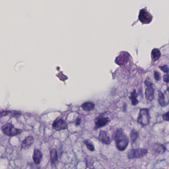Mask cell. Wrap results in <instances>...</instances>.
<instances>
[{
  "label": "cell",
  "instance_id": "1",
  "mask_svg": "<svg viewBox=\"0 0 169 169\" xmlns=\"http://www.w3.org/2000/svg\"><path fill=\"white\" fill-rule=\"evenodd\" d=\"M113 137L117 150L124 151L127 148L129 144V140L122 129L116 130L113 135Z\"/></svg>",
  "mask_w": 169,
  "mask_h": 169
},
{
  "label": "cell",
  "instance_id": "2",
  "mask_svg": "<svg viewBox=\"0 0 169 169\" xmlns=\"http://www.w3.org/2000/svg\"><path fill=\"white\" fill-rule=\"evenodd\" d=\"M3 133L9 137H14L19 135L22 133V130L16 128L13 125L8 123L4 125L1 128Z\"/></svg>",
  "mask_w": 169,
  "mask_h": 169
},
{
  "label": "cell",
  "instance_id": "3",
  "mask_svg": "<svg viewBox=\"0 0 169 169\" xmlns=\"http://www.w3.org/2000/svg\"><path fill=\"white\" fill-rule=\"evenodd\" d=\"M148 153V150L145 148H132L128 151V157L129 159H140L144 157Z\"/></svg>",
  "mask_w": 169,
  "mask_h": 169
},
{
  "label": "cell",
  "instance_id": "4",
  "mask_svg": "<svg viewBox=\"0 0 169 169\" xmlns=\"http://www.w3.org/2000/svg\"><path fill=\"white\" fill-rule=\"evenodd\" d=\"M150 117L149 110L147 108H141L140 109V113L137 118V122L143 126H146L149 124Z\"/></svg>",
  "mask_w": 169,
  "mask_h": 169
},
{
  "label": "cell",
  "instance_id": "5",
  "mask_svg": "<svg viewBox=\"0 0 169 169\" xmlns=\"http://www.w3.org/2000/svg\"><path fill=\"white\" fill-rule=\"evenodd\" d=\"M145 86L146 87L145 89V97L146 100L148 101H152L154 99V88H153V84L148 78L144 82Z\"/></svg>",
  "mask_w": 169,
  "mask_h": 169
},
{
  "label": "cell",
  "instance_id": "6",
  "mask_svg": "<svg viewBox=\"0 0 169 169\" xmlns=\"http://www.w3.org/2000/svg\"><path fill=\"white\" fill-rule=\"evenodd\" d=\"M52 126L53 129L57 131L64 130L68 128V125L67 122L63 119L60 118L56 119L54 121Z\"/></svg>",
  "mask_w": 169,
  "mask_h": 169
},
{
  "label": "cell",
  "instance_id": "7",
  "mask_svg": "<svg viewBox=\"0 0 169 169\" xmlns=\"http://www.w3.org/2000/svg\"><path fill=\"white\" fill-rule=\"evenodd\" d=\"M139 19L143 24H148L152 21V17L146 9H143L140 12Z\"/></svg>",
  "mask_w": 169,
  "mask_h": 169
},
{
  "label": "cell",
  "instance_id": "8",
  "mask_svg": "<svg viewBox=\"0 0 169 169\" xmlns=\"http://www.w3.org/2000/svg\"><path fill=\"white\" fill-rule=\"evenodd\" d=\"M111 121L110 118L108 117H104L103 116H99L95 119L94 122L95 124V128L96 129H99L104 127Z\"/></svg>",
  "mask_w": 169,
  "mask_h": 169
},
{
  "label": "cell",
  "instance_id": "9",
  "mask_svg": "<svg viewBox=\"0 0 169 169\" xmlns=\"http://www.w3.org/2000/svg\"><path fill=\"white\" fill-rule=\"evenodd\" d=\"M152 150L154 154H161L166 152L167 150L166 146L159 142H156L153 145Z\"/></svg>",
  "mask_w": 169,
  "mask_h": 169
},
{
  "label": "cell",
  "instance_id": "10",
  "mask_svg": "<svg viewBox=\"0 0 169 169\" xmlns=\"http://www.w3.org/2000/svg\"><path fill=\"white\" fill-rule=\"evenodd\" d=\"M98 140H99L102 144L106 145H110L111 143V140L110 137L108 136L107 132L104 130H101L99 132L98 137Z\"/></svg>",
  "mask_w": 169,
  "mask_h": 169
},
{
  "label": "cell",
  "instance_id": "11",
  "mask_svg": "<svg viewBox=\"0 0 169 169\" xmlns=\"http://www.w3.org/2000/svg\"><path fill=\"white\" fill-rule=\"evenodd\" d=\"M34 142V138L32 136H29L22 141L21 144V149L26 150L31 147Z\"/></svg>",
  "mask_w": 169,
  "mask_h": 169
},
{
  "label": "cell",
  "instance_id": "12",
  "mask_svg": "<svg viewBox=\"0 0 169 169\" xmlns=\"http://www.w3.org/2000/svg\"><path fill=\"white\" fill-rule=\"evenodd\" d=\"M33 160L36 165H39L42 160L43 153L41 150L35 149L33 154Z\"/></svg>",
  "mask_w": 169,
  "mask_h": 169
},
{
  "label": "cell",
  "instance_id": "13",
  "mask_svg": "<svg viewBox=\"0 0 169 169\" xmlns=\"http://www.w3.org/2000/svg\"><path fill=\"white\" fill-rule=\"evenodd\" d=\"M50 160L52 166H55L58 162V156L56 149L53 148L51 150Z\"/></svg>",
  "mask_w": 169,
  "mask_h": 169
},
{
  "label": "cell",
  "instance_id": "14",
  "mask_svg": "<svg viewBox=\"0 0 169 169\" xmlns=\"http://www.w3.org/2000/svg\"><path fill=\"white\" fill-rule=\"evenodd\" d=\"M81 107L85 111H90L94 109L95 104L91 101H87L82 104Z\"/></svg>",
  "mask_w": 169,
  "mask_h": 169
},
{
  "label": "cell",
  "instance_id": "15",
  "mask_svg": "<svg viewBox=\"0 0 169 169\" xmlns=\"http://www.w3.org/2000/svg\"><path fill=\"white\" fill-rule=\"evenodd\" d=\"M151 56L153 62H155L160 58V57L161 56V53L160 52L159 49L155 48V49H153L152 51H151Z\"/></svg>",
  "mask_w": 169,
  "mask_h": 169
},
{
  "label": "cell",
  "instance_id": "16",
  "mask_svg": "<svg viewBox=\"0 0 169 169\" xmlns=\"http://www.w3.org/2000/svg\"><path fill=\"white\" fill-rule=\"evenodd\" d=\"M129 99L132 101V105L133 106L136 105L139 103L138 100H137V94L136 91V90H133L131 94H130V97H129Z\"/></svg>",
  "mask_w": 169,
  "mask_h": 169
},
{
  "label": "cell",
  "instance_id": "17",
  "mask_svg": "<svg viewBox=\"0 0 169 169\" xmlns=\"http://www.w3.org/2000/svg\"><path fill=\"white\" fill-rule=\"evenodd\" d=\"M158 102L160 106L162 107H164L165 105H167L168 104L166 103L165 96L163 93L161 91L159 92V99Z\"/></svg>",
  "mask_w": 169,
  "mask_h": 169
},
{
  "label": "cell",
  "instance_id": "18",
  "mask_svg": "<svg viewBox=\"0 0 169 169\" xmlns=\"http://www.w3.org/2000/svg\"><path fill=\"white\" fill-rule=\"evenodd\" d=\"M83 143L85 145V146H86V148L88 149V150L91 151V152L94 151V145H93L90 140H88V139L85 140L83 141Z\"/></svg>",
  "mask_w": 169,
  "mask_h": 169
},
{
  "label": "cell",
  "instance_id": "19",
  "mask_svg": "<svg viewBox=\"0 0 169 169\" xmlns=\"http://www.w3.org/2000/svg\"><path fill=\"white\" fill-rule=\"evenodd\" d=\"M139 132L138 131H136V130H132L130 133V139L132 140L133 143L136 142L137 140L138 139L139 137Z\"/></svg>",
  "mask_w": 169,
  "mask_h": 169
},
{
  "label": "cell",
  "instance_id": "20",
  "mask_svg": "<svg viewBox=\"0 0 169 169\" xmlns=\"http://www.w3.org/2000/svg\"><path fill=\"white\" fill-rule=\"evenodd\" d=\"M159 68L164 73H167V74L169 73V67H168V66L164 65V66H159Z\"/></svg>",
  "mask_w": 169,
  "mask_h": 169
},
{
  "label": "cell",
  "instance_id": "21",
  "mask_svg": "<svg viewBox=\"0 0 169 169\" xmlns=\"http://www.w3.org/2000/svg\"><path fill=\"white\" fill-rule=\"evenodd\" d=\"M154 78L156 80V81H159L161 80V75L159 72L155 70L154 71Z\"/></svg>",
  "mask_w": 169,
  "mask_h": 169
},
{
  "label": "cell",
  "instance_id": "22",
  "mask_svg": "<svg viewBox=\"0 0 169 169\" xmlns=\"http://www.w3.org/2000/svg\"><path fill=\"white\" fill-rule=\"evenodd\" d=\"M163 118L166 121H169V112H167L166 114H164L163 116Z\"/></svg>",
  "mask_w": 169,
  "mask_h": 169
},
{
  "label": "cell",
  "instance_id": "23",
  "mask_svg": "<svg viewBox=\"0 0 169 169\" xmlns=\"http://www.w3.org/2000/svg\"><path fill=\"white\" fill-rule=\"evenodd\" d=\"M81 123V118H76V120H75V125L76 126H78L80 125V124Z\"/></svg>",
  "mask_w": 169,
  "mask_h": 169
},
{
  "label": "cell",
  "instance_id": "24",
  "mask_svg": "<svg viewBox=\"0 0 169 169\" xmlns=\"http://www.w3.org/2000/svg\"><path fill=\"white\" fill-rule=\"evenodd\" d=\"M163 79H164V81L167 83H168L169 82V75L168 74H167L163 76Z\"/></svg>",
  "mask_w": 169,
  "mask_h": 169
}]
</instances>
